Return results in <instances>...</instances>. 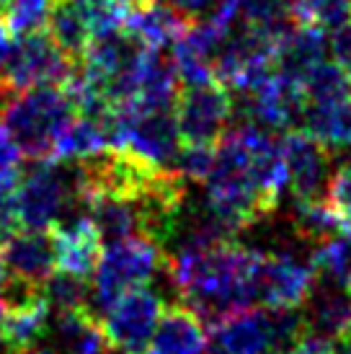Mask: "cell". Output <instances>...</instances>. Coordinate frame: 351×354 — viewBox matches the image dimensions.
<instances>
[{
  "label": "cell",
  "instance_id": "obj_1",
  "mask_svg": "<svg viewBox=\"0 0 351 354\" xmlns=\"http://www.w3.org/2000/svg\"><path fill=\"white\" fill-rule=\"evenodd\" d=\"M205 189L207 207L230 233L269 220L287 192L279 140L269 129L248 122L227 129L215 145Z\"/></svg>",
  "mask_w": 351,
  "mask_h": 354
},
{
  "label": "cell",
  "instance_id": "obj_2",
  "mask_svg": "<svg viewBox=\"0 0 351 354\" xmlns=\"http://www.w3.org/2000/svg\"><path fill=\"white\" fill-rule=\"evenodd\" d=\"M263 261L261 248L217 241L207 246H178L168 256V277L186 308L207 326L254 308L256 279Z\"/></svg>",
  "mask_w": 351,
  "mask_h": 354
},
{
  "label": "cell",
  "instance_id": "obj_3",
  "mask_svg": "<svg viewBox=\"0 0 351 354\" xmlns=\"http://www.w3.org/2000/svg\"><path fill=\"white\" fill-rule=\"evenodd\" d=\"M78 117L65 86H41L16 93L3 111V127L8 129L21 156L34 163L52 160L59 138Z\"/></svg>",
  "mask_w": 351,
  "mask_h": 354
},
{
  "label": "cell",
  "instance_id": "obj_4",
  "mask_svg": "<svg viewBox=\"0 0 351 354\" xmlns=\"http://www.w3.org/2000/svg\"><path fill=\"white\" fill-rule=\"evenodd\" d=\"M166 269L168 256L163 251V243H158L153 238L135 236L104 243L96 272L91 277L88 313L98 321L119 297L137 287H147Z\"/></svg>",
  "mask_w": 351,
  "mask_h": 354
},
{
  "label": "cell",
  "instance_id": "obj_5",
  "mask_svg": "<svg viewBox=\"0 0 351 354\" xmlns=\"http://www.w3.org/2000/svg\"><path fill=\"white\" fill-rule=\"evenodd\" d=\"M75 207H83L78 163L39 160L21 176L16 212L26 230H49L59 220L78 215Z\"/></svg>",
  "mask_w": 351,
  "mask_h": 354
},
{
  "label": "cell",
  "instance_id": "obj_6",
  "mask_svg": "<svg viewBox=\"0 0 351 354\" xmlns=\"http://www.w3.org/2000/svg\"><path fill=\"white\" fill-rule=\"evenodd\" d=\"M181 135L176 124L173 109L153 111V109L117 106L111 122V148L127 153L137 163L158 174H178L181 156Z\"/></svg>",
  "mask_w": 351,
  "mask_h": 354
},
{
  "label": "cell",
  "instance_id": "obj_7",
  "mask_svg": "<svg viewBox=\"0 0 351 354\" xmlns=\"http://www.w3.org/2000/svg\"><path fill=\"white\" fill-rule=\"evenodd\" d=\"M305 334L300 310L245 308L212 326L220 354H282Z\"/></svg>",
  "mask_w": 351,
  "mask_h": 354
},
{
  "label": "cell",
  "instance_id": "obj_8",
  "mask_svg": "<svg viewBox=\"0 0 351 354\" xmlns=\"http://www.w3.org/2000/svg\"><path fill=\"white\" fill-rule=\"evenodd\" d=\"M318 287V269L312 256L279 248L263 251V261L256 279V303L269 310H300Z\"/></svg>",
  "mask_w": 351,
  "mask_h": 354
},
{
  "label": "cell",
  "instance_id": "obj_9",
  "mask_svg": "<svg viewBox=\"0 0 351 354\" xmlns=\"http://www.w3.org/2000/svg\"><path fill=\"white\" fill-rule=\"evenodd\" d=\"M75 70V62L59 50L49 34L21 37L8 52L0 70V83L13 93L41 86H65Z\"/></svg>",
  "mask_w": 351,
  "mask_h": 354
},
{
  "label": "cell",
  "instance_id": "obj_10",
  "mask_svg": "<svg viewBox=\"0 0 351 354\" xmlns=\"http://www.w3.org/2000/svg\"><path fill=\"white\" fill-rule=\"evenodd\" d=\"M173 114L184 145L215 148L233 117V96L220 80L186 86L176 99Z\"/></svg>",
  "mask_w": 351,
  "mask_h": 354
},
{
  "label": "cell",
  "instance_id": "obj_11",
  "mask_svg": "<svg viewBox=\"0 0 351 354\" xmlns=\"http://www.w3.org/2000/svg\"><path fill=\"white\" fill-rule=\"evenodd\" d=\"M163 310H166L163 297L150 285L122 295L98 318L108 349L124 354H145Z\"/></svg>",
  "mask_w": 351,
  "mask_h": 354
},
{
  "label": "cell",
  "instance_id": "obj_12",
  "mask_svg": "<svg viewBox=\"0 0 351 354\" xmlns=\"http://www.w3.org/2000/svg\"><path fill=\"white\" fill-rule=\"evenodd\" d=\"M279 145L287 171V192L292 194L294 205L325 199V189L333 174L331 148H325L305 129H292L279 140Z\"/></svg>",
  "mask_w": 351,
  "mask_h": 354
},
{
  "label": "cell",
  "instance_id": "obj_13",
  "mask_svg": "<svg viewBox=\"0 0 351 354\" xmlns=\"http://www.w3.org/2000/svg\"><path fill=\"white\" fill-rule=\"evenodd\" d=\"M49 230H52V241H55L57 272L91 282L101 251H104V238L93 225V220L78 212V215L59 220L57 225Z\"/></svg>",
  "mask_w": 351,
  "mask_h": 354
},
{
  "label": "cell",
  "instance_id": "obj_14",
  "mask_svg": "<svg viewBox=\"0 0 351 354\" xmlns=\"http://www.w3.org/2000/svg\"><path fill=\"white\" fill-rule=\"evenodd\" d=\"M248 99V111L258 127L263 129H297L305 117V91L303 83L274 73L263 86L243 96Z\"/></svg>",
  "mask_w": 351,
  "mask_h": 354
},
{
  "label": "cell",
  "instance_id": "obj_15",
  "mask_svg": "<svg viewBox=\"0 0 351 354\" xmlns=\"http://www.w3.org/2000/svg\"><path fill=\"white\" fill-rule=\"evenodd\" d=\"M225 41V34L217 31L207 19H196V24H189V29L181 34V39L173 47V62L178 83L184 86H199L215 80V65L220 47Z\"/></svg>",
  "mask_w": 351,
  "mask_h": 354
},
{
  "label": "cell",
  "instance_id": "obj_16",
  "mask_svg": "<svg viewBox=\"0 0 351 354\" xmlns=\"http://www.w3.org/2000/svg\"><path fill=\"white\" fill-rule=\"evenodd\" d=\"M0 261L10 279L26 285L44 287L47 279L57 272V256L52 230H23L10 238L0 251Z\"/></svg>",
  "mask_w": 351,
  "mask_h": 354
},
{
  "label": "cell",
  "instance_id": "obj_17",
  "mask_svg": "<svg viewBox=\"0 0 351 354\" xmlns=\"http://www.w3.org/2000/svg\"><path fill=\"white\" fill-rule=\"evenodd\" d=\"M145 354H209L207 324L184 303L168 305Z\"/></svg>",
  "mask_w": 351,
  "mask_h": 354
},
{
  "label": "cell",
  "instance_id": "obj_18",
  "mask_svg": "<svg viewBox=\"0 0 351 354\" xmlns=\"http://www.w3.org/2000/svg\"><path fill=\"white\" fill-rule=\"evenodd\" d=\"M186 29L189 19H184L163 0H142L137 6H129L124 19V31L129 37H135L142 47L155 52H166L168 47H173Z\"/></svg>",
  "mask_w": 351,
  "mask_h": 354
},
{
  "label": "cell",
  "instance_id": "obj_19",
  "mask_svg": "<svg viewBox=\"0 0 351 354\" xmlns=\"http://www.w3.org/2000/svg\"><path fill=\"white\" fill-rule=\"evenodd\" d=\"M323 62H328V37L321 29L294 24L276 44V73L297 83H305Z\"/></svg>",
  "mask_w": 351,
  "mask_h": 354
},
{
  "label": "cell",
  "instance_id": "obj_20",
  "mask_svg": "<svg viewBox=\"0 0 351 354\" xmlns=\"http://www.w3.org/2000/svg\"><path fill=\"white\" fill-rule=\"evenodd\" d=\"M305 305H307V313H303L305 331L333 342L346 328H351V290L346 287H339L318 277V287Z\"/></svg>",
  "mask_w": 351,
  "mask_h": 354
},
{
  "label": "cell",
  "instance_id": "obj_21",
  "mask_svg": "<svg viewBox=\"0 0 351 354\" xmlns=\"http://www.w3.org/2000/svg\"><path fill=\"white\" fill-rule=\"evenodd\" d=\"M303 129L325 148H351V93L331 104H307Z\"/></svg>",
  "mask_w": 351,
  "mask_h": 354
},
{
  "label": "cell",
  "instance_id": "obj_22",
  "mask_svg": "<svg viewBox=\"0 0 351 354\" xmlns=\"http://www.w3.org/2000/svg\"><path fill=\"white\" fill-rule=\"evenodd\" d=\"M47 29L52 41L73 62H78L83 57V52L88 50V44L93 41V34L88 29V24L83 19V13H80V8L75 6V0H57L55 3Z\"/></svg>",
  "mask_w": 351,
  "mask_h": 354
},
{
  "label": "cell",
  "instance_id": "obj_23",
  "mask_svg": "<svg viewBox=\"0 0 351 354\" xmlns=\"http://www.w3.org/2000/svg\"><path fill=\"white\" fill-rule=\"evenodd\" d=\"M310 256L321 279L351 290V225L321 241Z\"/></svg>",
  "mask_w": 351,
  "mask_h": 354
},
{
  "label": "cell",
  "instance_id": "obj_24",
  "mask_svg": "<svg viewBox=\"0 0 351 354\" xmlns=\"http://www.w3.org/2000/svg\"><path fill=\"white\" fill-rule=\"evenodd\" d=\"M57 0H3L0 21L13 37H29L47 29Z\"/></svg>",
  "mask_w": 351,
  "mask_h": 354
},
{
  "label": "cell",
  "instance_id": "obj_25",
  "mask_svg": "<svg viewBox=\"0 0 351 354\" xmlns=\"http://www.w3.org/2000/svg\"><path fill=\"white\" fill-rule=\"evenodd\" d=\"M290 16L297 26L331 31L351 19V0H290Z\"/></svg>",
  "mask_w": 351,
  "mask_h": 354
},
{
  "label": "cell",
  "instance_id": "obj_26",
  "mask_svg": "<svg viewBox=\"0 0 351 354\" xmlns=\"http://www.w3.org/2000/svg\"><path fill=\"white\" fill-rule=\"evenodd\" d=\"M44 300H47L52 313H70V310H88V300H91V282L78 279V277L55 274L47 279V285L41 287Z\"/></svg>",
  "mask_w": 351,
  "mask_h": 354
},
{
  "label": "cell",
  "instance_id": "obj_27",
  "mask_svg": "<svg viewBox=\"0 0 351 354\" xmlns=\"http://www.w3.org/2000/svg\"><path fill=\"white\" fill-rule=\"evenodd\" d=\"M325 202L346 225H351V158L333 168L328 189H325Z\"/></svg>",
  "mask_w": 351,
  "mask_h": 354
},
{
  "label": "cell",
  "instance_id": "obj_28",
  "mask_svg": "<svg viewBox=\"0 0 351 354\" xmlns=\"http://www.w3.org/2000/svg\"><path fill=\"white\" fill-rule=\"evenodd\" d=\"M328 57L351 78V19L328 31Z\"/></svg>",
  "mask_w": 351,
  "mask_h": 354
},
{
  "label": "cell",
  "instance_id": "obj_29",
  "mask_svg": "<svg viewBox=\"0 0 351 354\" xmlns=\"http://www.w3.org/2000/svg\"><path fill=\"white\" fill-rule=\"evenodd\" d=\"M282 354H336V344L331 339H323L318 334L305 331L294 344H290Z\"/></svg>",
  "mask_w": 351,
  "mask_h": 354
},
{
  "label": "cell",
  "instance_id": "obj_30",
  "mask_svg": "<svg viewBox=\"0 0 351 354\" xmlns=\"http://www.w3.org/2000/svg\"><path fill=\"white\" fill-rule=\"evenodd\" d=\"M166 6H171L173 10H178L184 19H199V16H207L212 6H215L217 0H163Z\"/></svg>",
  "mask_w": 351,
  "mask_h": 354
},
{
  "label": "cell",
  "instance_id": "obj_31",
  "mask_svg": "<svg viewBox=\"0 0 351 354\" xmlns=\"http://www.w3.org/2000/svg\"><path fill=\"white\" fill-rule=\"evenodd\" d=\"M19 148H16V142L13 138L8 135V129L0 124V168H13L19 163Z\"/></svg>",
  "mask_w": 351,
  "mask_h": 354
},
{
  "label": "cell",
  "instance_id": "obj_32",
  "mask_svg": "<svg viewBox=\"0 0 351 354\" xmlns=\"http://www.w3.org/2000/svg\"><path fill=\"white\" fill-rule=\"evenodd\" d=\"M10 34L8 29H6V24L0 21V70H3V65H6V59H8V52H10Z\"/></svg>",
  "mask_w": 351,
  "mask_h": 354
},
{
  "label": "cell",
  "instance_id": "obj_33",
  "mask_svg": "<svg viewBox=\"0 0 351 354\" xmlns=\"http://www.w3.org/2000/svg\"><path fill=\"white\" fill-rule=\"evenodd\" d=\"M336 344V354H351V328H346L339 339H333Z\"/></svg>",
  "mask_w": 351,
  "mask_h": 354
},
{
  "label": "cell",
  "instance_id": "obj_34",
  "mask_svg": "<svg viewBox=\"0 0 351 354\" xmlns=\"http://www.w3.org/2000/svg\"><path fill=\"white\" fill-rule=\"evenodd\" d=\"M6 285H8V272H6V266H3V261H0V295H3Z\"/></svg>",
  "mask_w": 351,
  "mask_h": 354
},
{
  "label": "cell",
  "instance_id": "obj_35",
  "mask_svg": "<svg viewBox=\"0 0 351 354\" xmlns=\"http://www.w3.org/2000/svg\"><path fill=\"white\" fill-rule=\"evenodd\" d=\"M3 326H6V303L0 300V344H3Z\"/></svg>",
  "mask_w": 351,
  "mask_h": 354
},
{
  "label": "cell",
  "instance_id": "obj_36",
  "mask_svg": "<svg viewBox=\"0 0 351 354\" xmlns=\"http://www.w3.org/2000/svg\"><path fill=\"white\" fill-rule=\"evenodd\" d=\"M127 6H137V3H142V0H124Z\"/></svg>",
  "mask_w": 351,
  "mask_h": 354
},
{
  "label": "cell",
  "instance_id": "obj_37",
  "mask_svg": "<svg viewBox=\"0 0 351 354\" xmlns=\"http://www.w3.org/2000/svg\"><path fill=\"white\" fill-rule=\"evenodd\" d=\"M215 354H220V352H215Z\"/></svg>",
  "mask_w": 351,
  "mask_h": 354
}]
</instances>
